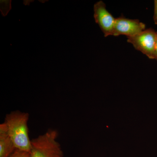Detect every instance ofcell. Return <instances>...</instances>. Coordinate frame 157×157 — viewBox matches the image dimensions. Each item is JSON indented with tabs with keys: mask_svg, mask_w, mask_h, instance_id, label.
I'll return each instance as SVG.
<instances>
[{
	"mask_svg": "<svg viewBox=\"0 0 157 157\" xmlns=\"http://www.w3.org/2000/svg\"><path fill=\"white\" fill-rule=\"evenodd\" d=\"M58 136L57 131L49 129L31 140L30 157H63L61 147L57 141Z\"/></svg>",
	"mask_w": 157,
	"mask_h": 157,
	"instance_id": "obj_2",
	"label": "cell"
},
{
	"mask_svg": "<svg viewBox=\"0 0 157 157\" xmlns=\"http://www.w3.org/2000/svg\"><path fill=\"white\" fill-rule=\"evenodd\" d=\"M29 119L28 113L16 110L7 114L4 122L15 148L30 153L32 145L29 136Z\"/></svg>",
	"mask_w": 157,
	"mask_h": 157,
	"instance_id": "obj_1",
	"label": "cell"
},
{
	"mask_svg": "<svg viewBox=\"0 0 157 157\" xmlns=\"http://www.w3.org/2000/svg\"><path fill=\"white\" fill-rule=\"evenodd\" d=\"M16 149L5 122L0 125V157H9Z\"/></svg>",
	"mask_w": 157,
	"mask_h": 157,
	"instance_id": "obj_6",
	"label": "cell"
},
{
	"mask_svg": "<svg viewBox=\"0 0 157 157\" xmlns=\"http://www.w3.org/2000/svg\"><path fill=\"white\" fill-rule=\"evenodd\" d=\"M157 38L156 42L155 48V59L157 61V31L156 32Z\"/></svg>",
	"mask_w": 157,
	"mask_h": 157,
	"instance_id": "obj_9",
	"label": "cell"
},
{
	"mask_svg": "<svg viewBox=\"0 0 157 157\" xmlns=\"http://www.w3.org/2000/svg\"><path fill=\"white\" fill-rule=\"evenodd\" d=\"M155 24L157 25V0L155 1L154 14L153 16Z\"/></svg>",
	"mask_w": 157,
	"mask_h": 157,
	"instance_id": "obj_8",
	"label": "cell"
},
{
	"mask_svg": "<svg viewBox=\"0 0 157 157\" xmlns=\"http://www.w3.org/2000/svg\"><path fill=\"white\" fill-rule=\"evenodd\" d=\"M156 38V32L154 29L150 28L134 36L128 37V42L148 58L154 59Z\"/></svg>",
	"mask_w": 157,
	"mask_h": 157,
	"instance_id": "obj_3",
	"label": "cell"
},
{
	"mask_svg": "<svg viewBox=\"0 0 157 157\" xmlns=\"http://www.w3.org/2000/svg\"><path fill=\"white\" fill-rule=\"evenodd\" d=\"M9 157H30V153L16 149Z\"/></svg>",
	"mask_w": 157,
	"mask_h": 157,
	"instance_id": "obj_7",
	"label": "cell"
},
{
	"mask_svg": "<svg viewBox=\"0 0 157 157\" xmlns=\"http://www.w3.org/2000/svg\"><path fill=\"white\" fill-rule=\"evenodd\" d=\"M146 25L137 19H130L123 16L116 18L113 36L125 35L131 37L140 33L145 29Z\"/></svg>",
	"mask_w": 157,
	"mask_h": 157,
	"instance_id": "obj_5",
	"label": "cell"
},
{
	"mask_svg": "<svg viewBox=\"0 0 157 157\" xmlns=\"http://www.w3.org/2000/svg\"><path fill=\"white\" fill-rule=\"evenodd\" d=\"M94 17L105 37L113 36L116 18L107 11L106 5L100 1L94 6Z\"/></svg>",
	"mask_w": 157,
	"mask_h": 157,
	"instance_id": "obj_4",
	"label": "cell"
}]
</instances>
